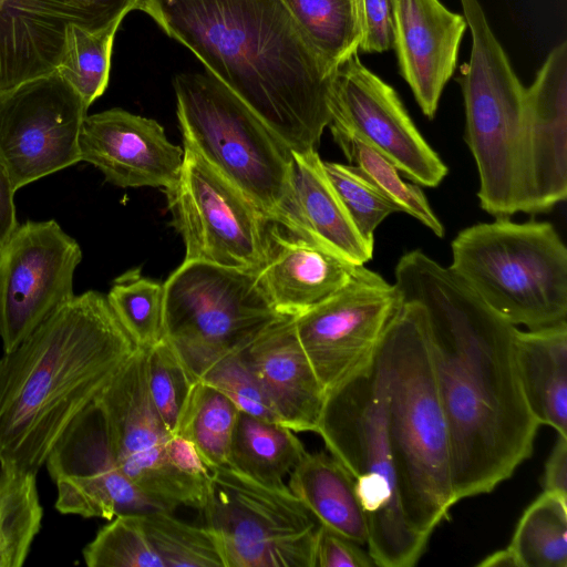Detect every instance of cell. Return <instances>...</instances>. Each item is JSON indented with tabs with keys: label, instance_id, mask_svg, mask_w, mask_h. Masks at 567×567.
I'll return each instance as SVG.
<instances>
[{
	"label": "cell",
	"instance_id": "f35d334b",
	"mask_svg": "<svg viewBox=\"0 0 567 567\" xmlns=\"http://www.w3.org/2000/svg\"><path fill=\"white\" fill-rule=\"evenodd\" d=\"M228 396L239 411L281 424L240 351L224 355L200 377Z\"/></svg>",
	"mask_w": 567,
	"mask_h": 567
},
{
	"label": "cell",
	"instance_id": "74e56055",
	"mask_svg": "<svg viewBox=\"0 0 567 567\" xmlns=\"http://www.w3.org/2000/svg\"><path fill=\"white\" fill-rule=\"evenodd\" d=\"M146 372L152 402L169 433L175 434L197 380L165 339L147 349Z\"/></svg>",
	"mask_w": 567,
	"mask_h": 567
},
{
	"label": "cell",
	"instance_id": "8fae6325",
	"mask_svg": "<svg viewBox=\"0 0 567 567\" xmlns=\"http://www.w3.org/2000/svg\"><path fill=\"white\" fill-rule=\"evenodd\" d=\"M147 349L138 348L96 396L112 456L155 509L202 511L208 478L177 471L167 454L171 436L147 385Z\"/></svg>",
	"mask_w": 567,
	"mask_h": 567
},
{
	"label": "cell",
	"instance_id": "1f68e13d",
	"mask_svg": "<svg viewBox=\"0 0 567 567\" xmlns=\"http://www.w3.org/2000/svg\"><path fill=\"white\" fill-rule=\"evenodd\" d=\"M239 410L216 388L197 380L175 434L189 440L209 470L226 466Z\"/></svg>",
	"mask_w": 567,
	"mask_h": 567
},
{
	"label": "cell",
	"instance_id": "d590c367",
	"mask_svg": "<svg viewBox=\"0 0 567 567\" xmlns=\"http://www.w3.org/2000/svg\"><path fill=\"white\" fill-rule=\"evenodd\" d=\"M89 567H165L144 530L142 513H121L84 547Z\"/></svg>",
	"mask_w": 567,
	"mask_h": 567
},
{
	"label": "cell",
	"instance_id": "7bdbcfd3",
	"mask_svg": "<svg viewBox=\"0 0 567 567\" xmlns=\"http://www.w3.org/2000/svg\"><path fill=\"white\" fill-rule=\"evenodd\" d=\"M544 492L567 498V436L559 435L545 465Z\"/></svg>",
	"mask_w": 567,
	"mask_h": 567
},
{
	"label": "cell",
	"instance_id": "ffe728a7",
	"mask_svg": "<svg viewBox=\"0 0 567 567\" xmlns=\"http://www.w3.org/2000/svg\"><path fill=\"white\" fill-rule=\"evenodd\" d=\"M467 23L440 0H392V31L400 74L432 120L452 78Z\"/></svg>",
	"mask_w": 567,
	"mask_h": 567
},
{
	"label": "cell",
	"instance_id": "d6a6232c",
	"mask_svg": "<svg viewBox=\"0 0 567 567\" xmlns=\"http://www.w3.org/2000/svg\"><path fill=\"white\" fill-rule=\"evenodd\" d=\"M142 520L165 567H226L219 538L208 526L185 523L161 509L143 512Z\"/></svg>",
	"mask_w": 567,
	"mask_h": 567
},
{
	"label": "cell",
	"instance_id": "8d00e7d4",
	"mask_svg": "<svg viewBox=\"0 0 567 567\" xmlns=\"http://www.w3.org/2000/svg\"><path fill=\"white\" fill-rule=\"evenodd\" d=\"M323 167L361 238L374 247L377 227L399 207L354 165L323 162Z\"/></svg>",
	"mask_w": 567,
	"mask_h": 567
},
{
	"label": "cell",
	"instance_id": "ab89813d",
	"mask_svg": "<svg viewBox=\"0 0 567 567\" xmlns=\"http://www.w3.org/2000/svg\"><path fill=\"white\" fill-rule=\"evenodd\" d=\"M369 551L344 535L321 525L318 528L315 567H373Z\"/></svg>",
	"mask_w": 567,
	"mask_h": 567
},
{
	"label": "cell",
	"instance_id": "60d3db41",
	"mask_svg": "<svg viewBox=\"0 0 567 567\" xmlns=\"http://www.w3.org/2000/svg\"><path fill=\"white\" fill-rule=\"evenodd\" d=\"M362 38L359 50L381 53L392 48V0H359Z\"/></svg>",
	"mask_w": 567,
	"mask_h": 567
},
{
	"label": "cell",
	"instance_id": "2e32d148",
	"mask_svg": "<svg viewBox=\"0 0 567 567\" xmlns=\"http://www.w3.org/2000/svg\"><path fill=\"white\" fill-rule=\"evenodd\" d=\"M330 113V123L359 135L417 185L436 187L447 175L395 90L368 69L358 52L334 72Z\"/></svg>",
	"mask_w": 567,
	"mask_h": 567
},
{
	"label": "cell",
	"instance_id": "4fadbf2b",
	"mask_svg": "<svg viewBox=\"0 0 567 567\" xmlns=\"http://www.w3.org/2000/svg\"><path fill=\"white\" fill-rule=\"evenodd\" d=\"M400 303L393 284L359 265L344 287L295 317L298 338L326 394L372 362Z\"/></svg>",
	"mask_w": 567,
	"mask_h": 567
},
{
	"label": "cell",
	"instance_id": "603a6c76",
	"mask_svg": "<svg viewBox=\"0 0 567 567\" xmlns=\"http://www.w3.org/2000/svg\"><path fill=\"white\" fill-rule=\"evenodd\" d=\"M358 266L271 223L267 261L257 279L278 313L297 317L344 287Z\"/></svg>",
	"mask_w": 567,
	"mask_h": 567
},
{
	"label": "cell",
	"instance_id": "83f0119b",
	"mask_svg": "<svg viewBox=\"0 0 567 567\" xmlns=\"http://www.w3.org/2000/svg\"><path fill=\"white\" fill-rule=\"evenodd\" d=\"M478 566L566 567L567 498L543 492L522 515L508 546Z\"/></svg>",
	"mask_w": 567,
	"mask_h": 567
},
{
	"label": "cell",
	"instance_id": "e0dca14e",
	"mask_svg": "<svg viewBox=\"0 0 567 567\" xmlns=\"http://www.w3.org/2000/svg\"><path fill=\"white\" fill-rule=\"evenodd\" d=\"M135 0H0V91L54 72L70 24L91 32L122 21Z\"/></svg>",
	"mask_w": 567,
	"mask_h": 567
},
{
	"label": "cell",
	"instance_id": "b9f144b4",
	"mask_svg": "<svg viewBox=\"0 0 567 567\" xmlns=\"http://www.w3.org/2000/svg\"><path fill=\"white\" fill-rule=\"evenodd\" d=\"M167 454L172 465L179 472L198 478L207 480L210 470L207 467L196 446L179 434H171L167 442Z\"/></svg>",
	"mask_w": 567,
	"mask_h": 567
},
{
	"label": "cell",
	"instance_id": "8992f818",
	"mask_svg": "<svg viewBox=\"0 0 567 567\" xmlns=\"http://www.w3.org/2000/svg\"><path fill=\"white\" fill-rule=\"evenodd\" d=\"M316 433L355 481L375 566L416 565L429 540L409 527L402 512L377 354L362 372L326 394Z\"/></svg>",
	"mask_w": 567,
	"mask_h": 567
},
{
	"label": "cell",
	"instance_id": "3957f363",
	"mask_svg": "<svg viewBox=\"0 0 567 567\" xmlns=\"http://www.w3.org/2000/svg\"><path fill=\"white\" fill-rule=\"evenodd\" d=\"M106 295L89 290L0 359V467L35 472L135 353Z\"/></svg>",
	"mask_w": 567,
	"mask_h": 567
},
{
	"label": "cell",
	"instance_id": "5bb4252c",
	"mask_svg": "<svg viewBox=\"0 0 567 567\" xmlns=\"http://www.w3.org/2000/svg\"><path fill=\"white\" fill-rule=\"evenodd\" d=\"M87 109L56 71L0 91V162L16 190L81 162Z\"/></svg>",
	"mask_w": 567,
	"mask_h": 567
},
{
	"label": "cell",
	"instance_id": "d6986e66",
	"mask_svg": "<svg viewBox=\"0 0 567 567\" xmlns=\"http://www.w3.org/2000/svg\"><path fill=\"white\" fill-rule=\"evenodd\" d=\"M79 153L111 184L164 190L177 182L184 158V148L167 140L158 122L118 107L85 116Z\"/></svg>",
	"mask_w": 567,
	"mask_h": 567
},
{
	"label": "cell",
	"instance_id": "e575fe53",
	"mask_svg": "<svg viewBox=\"0 0 567 567\" xmlns=\"http://www.w3.org/2000/svg\"><path fill=\"white\" fill-rule=\"evenodd\" d=\"M106 298L137 348L150 349L164 339L163 285L133 269L114 280Z\"/></svg>",
	"mask_w": 567,
	"mask_h": 567
},
{
	"label": "cell",
	"instance_id": "7402d4cb",
	"mask_svg": "<svg viewBox=\"0 0 567 567\" xmlns=\"http://www.w3.org/2000/svg\"><path fill=\"white\" fill-rule=\"evenodd\" d=\"M240 352L281 424L316 432L326 391L300 343L295 317L279 318Z\"/></svg>",
	"mask_w": 567,
	"mask_h": 567
},
{
	"label": "cell",
	"instance_id": "ba28073f",
	"mask_svg": "<svg viewBox=\"0 0 567 567\" xmlns=\"http://www.w3.org/2000/svg\"><path fill=\"white\" fill-rule=\"evenodd\" d=\"M173 86L184 145L240 188L269 220L300 236L291 150L209 73L177 74Z\"/></svg>",
	"mask_w": 567,
	"mask_h": 567
},
{
	"label": "cell",
	"instance_id": "9c48e42d",
	"mask_svg": "<svg viewBox=\"0 0 567 567\" xmlns=\"http://www.w3.org/2000/svg\"><path fill=\"white\" fill-rule=\"evenodd\" d=\"M281 317L254 271L184 260L163 285L164 339L196 380Z\"/></svg>",
	"mask_w": 567,
	"mask_h": 567
},
{
	"label": "cell",
	"instance_id": "7c38bea8",
	"mask_svg": "<svg viewBox=\"0 0 567 567\" xmlns=\"http://www.w3.org/2000/svg\"><path fill=\"white\" fill-rule=\"evenodd\" d=\"M164 192L184 260L254 272L266 264L272 221L198 152L184 145L178 179Z\"/></svg>",
	"mask_w": 567,
	"mask_h": 567
},
{
	"label": "cell",
	"instance_id": "5b68a950",
	"mask_svg": "<svg viewBox=\"0 0 567 567\" xmlns=\"http://www.w3.org/2000/svg\"><path fill=\"white\" fill-rule=\"evenodd\" d=\"M472 34L458 82L465 141L475 159L483 210L495 218L530 214L526 87L492 31L478 0H460Z\"/></svg>",
	"mask_w": 567,
	"mask_h": 567
},
{
	"label": "cell",
	"instance_id": "484cf974",
	"mask_svg": "<svg viewBox=\"0 0 567 567\" xmlns=\"http://www.w3.org/2000/svg\"><path fill=\"white\" fill-rule=\"evenodd\" d=\"M287 486L321 525L362 546L368 544V520L355 481L330 453L306 452L290 472Z\"/></svg>",
	"mask_w": 567,
	"mask_h": 567
},
{
	"label": "cell",
	"instance_id": "f1b7e54d",
	"mask_svg": "<svg viewBox=\"0 0 567 567\" xmlns=\"http://www.w3.org/2000/svg\"><path fill=\"white\" fill-rule=\"evenodd\" d=\"M282 1L332 69L359 51L362 38L359 0Z\"/></svg>",
	"mask_w": 567,
	"mask_h": 567
},
{
	"label": "cell",
	"instance_id": "f546056e",
	"mask_svg": "<svg viewBox=\"0 0 567 567\" xmlns=\"http://www.w3.org/2000/svg\"><path fill=\"white\" fill-rule=\"evenodd\" d=\"M43 517L37 473L0 467V567H21Z\"/></svg>",
	"mask_w": 567,
	"mask_h": 567
},
{
	"label": "cell",
	"instance_id": "d4e9b609",
	"mask_svg": "<svg viewBox=\"0 0 567 567\" xmlns=\"http://www.w3.org/2000/svg\"><path fill=\"white\" fill-rule=\"evenodd\" d=\"M514 351L519 383L535 420L567 436V321L516 330Z\"/></svg>",
	"mask_w": 567,
	"mask_h": 567
},
{
	"label": "cell",
	"instance_id": "cb8c5ba5",
	"mask_svg": "<svg viewBox=\"0 0 567 567\" xmlns=\"http://www.w3.org/2000/svg\"><path fill=\"white\" fill-rule=\"evenodd\" d=\"M292 190L300 236L354 265L373 257L330 183L317 150L292 152Z\"/></svg>",
	"mask_w": 567,
	"mask_h": 567
},
{
	"label": "cell",
	"instance_id": "7a4b0ae2",
	"mask_svg": "<svg viewBox=\"0 0 567 567\" xmlns=\"http://www.w3.org/2000/svg\"><path fill=\"white\" fill-rule=\"evenodd\" d=\"M290 150H317L336 70L282 0H135Z\"/></svg>",
	"mask_w": 567,
	"mask_h": 567
},
{
	"label": "cell",
	"instance_id": "836d02e7",
	"mask_svg": "<svg viewBox=\"0 0 567 567\" xmlns=\"http://www.w3.org/2000/svg\"><path fill=\"white\" fill-rule=\"evenodd\" d=\"M121 22L99 32L75 24L66 29L64 53L55 71L87 106L107 87L113 41Z\"/></svg>",
	"mask_w": 567,
	"mask_h": 567
},
{
	"label": "cell",
	"instance_id": "52a82bcc",
	"mask_svg": "<svg viewBox=\"0 0 567 567\" xmlns=\"http://www.w3.org/2000/svg\"><path fill=\"white\" fill-rule=\"evenodd\" d=\"M451 249L453 274L512 324L535 330L567 321V248L549 221L478 223Z\"/></svg>",
	"mask_w": 567,
	"mask_h": 567
},
{
	"label": "cell",
	"instance_id": "ac0fdd59",
	"mask_svg": "<svg viewBox=\"0 0 567 567\" xmlns=\"http://www.w3.org/2000/svg\"><path fill=\"white\" fill-rule=\"evenodd\" d=\"M44 464L62 514L110 520L121 513L155 509L116 465L94 403L70 423Z\"/></svg>",
	"mask_w": 567,
	"mask_h": 567
},
{
	"label": "cell",
	"instance_id": "6da1fadb",
	"mask_svg": "<svg viewBox=\"0 0 567 567\" xmlns=\"http://www.w3.org/2000/svg\"><path fill=\"white\" fill-rule=\"evenodd\" d=\"M400 300L425 312L451 451L454 497L492 492L533 453L538 422L516 368V326L422 250L400 257Z\"/></svg>",
	"mask_w": 567,
	"mask_h": 567
},
{
	"label": "cell",
	"instance_id": "4dcf8cb0",
	"mask_svg": "<svg viewBox=\"0 0 567 567\" xmlns=\"http://www.w3.org/2000/svg\"><path fill=\"white\" fill-rule=\"evenodd\" d=\"M328 126L349 163L358 167L383 195L399 207L400 212L416 218L437 237H444V226L417 184L402 181L395 165L359 135L334 123Z\"/></svg>",
	"mask_w": 567,
	"mask_h": 567
},
{
	"label": "cell",
	"instance_id": "4316f807",
	"mask_svg": "<svg viewBox=\"0 0 567 567\" xmlns=\"http://www.w3.org/2000/svg\"><path fill=\"white\" fill-rule=\"evenodd\" d=\"M306 452L289 427L239 411L226 466L266 486L285 487L284 478Z\"/></svg>",
	"mask_w": 567,
	"mask_h": 567
},
{
	"label": "cell",
	"instance_id": "277c9868",
	"mask_svg": "<svg viewBox=\"0 0 567 567\" xmlns=\"http://www.w3.org/2000/svg\"><path fill=\"white\" fill-rule=\"evenodd\" d=\"M377 358L402 512L409 527L429 540L457 502L452 484L449 429L426 316L420 303L401 300Z\"/></svg>",
	"mask_w": 567,
	"mask_h": 567
},
{
	"label": "cell",
	"instance_id": "44dd1931",
	"mask_svg": "<svg viewBox=\"0 0 567 567\" xmlns=\"http://www.w3.org/2000/svg\"><path fill=\"white\" fill-rule=\"evenodd\" d=\"M530 214L567 197V42L556 45L526 87Z\"/></svg>",
	"mask_w": 567,
	"mask_h": 567
},
{
	"label": "cell",
	"instance_id": "ee69618b",
	"mask_svg": "<svg viewBox=\"0 0 567 567\" xmlns=\"http://www.w3.org/2000/svg\"><path fill=\"white\" fill-rule=\"evenodd\" d=\"M16 188L0 162V255L18 227L14 207Z\"/></svg>",
	"mask_w": 567,
	"mask_h": 567
},
{
	"label": "cell",
	"instance_id": "30bf717a",
	"mask_svg": "<svg viewBox=\"0 0 567 567\" xmlns=\"http://www.w3.org/2000/svg\"><path fill=\"white\" fill-rule=\"evenodd\" d=\"M202 512L226 567H315L320 523L288 486H266L218 466L210 470Z\"/></svg>",
	"mask_w": 567,
	"mask_h": 567
},
{
	"label": "cell",
	"instance_id": "9a60e30c",
	"mask_svg": "<svg viewBox=\"0 0 567 567\" xmlns=\"http://www.w3.org/2000/svg\"><path fill=\"white\" fill-rule=\"evenodd\" d=\"M82 259L78 241L53 220L18 225L0 255V339L4 353L72 299Z\"/></svg>",
	"mask_w": 567,
	"mask_h": 567
}]
</instances>
